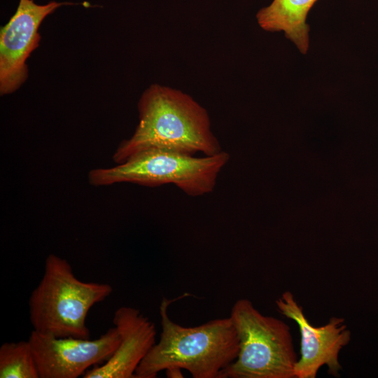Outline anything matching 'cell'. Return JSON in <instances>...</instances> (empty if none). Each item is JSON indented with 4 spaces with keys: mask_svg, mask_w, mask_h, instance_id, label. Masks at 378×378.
<instances>
[{
    "mask_svg": "<svg viewBox=\"0 0 378 378\" xmlns=\"http://www.w3.org/2000/svg\"><path fill=\"white\" fill-rule=\"evenodd\" d=\"M65 3L51 1L39 5L20 0L15 14L1 28L0 92L10 94L27 78L26 61L39 43L38 28L44 18Z\"/></svg>",
    "mask_w": 378,
    "mask_h": 378,
    "instance_id": "obj_8",
    "label": "cell"
},
{
    "mask_svg": "<svg viewBox=\"0 0 378 378\" xmlns=\"http://www.w3.org/2000/svg\"><path fill=\"white\" fill-rule=\"evenodd\" d=\"M230 317L239 349L222 378H295L298 356L290 328L284 321L260 313L248 299L232 306Z\"/></svg>",
    "mask_w": 378,
    "mask_h": 378,
    "instance_id": "obj_5",
    "label": "cell"
},
{
    "mask_svg": "<svg viewBox=\"0 0 378 378\" xmlns=\"http://www.w3.org/2000/svg\"><path fill=\"white\" fill-rule=\"evenodd\" d=\"M1 378H40L29 340L4 342L0 346Z\"/></svg>",
    "mask_w": 378,
    "mask_h": 378,
    "instance_id": "obj_11",
    "label": "cell"
},
{
    "mask_svg": "<svg viewBox=\"0 0 378 378\" xmlns=\"http://www.w3.org/2000/svg\"><path fill=\"white\" fill-rule=\"evenodd\" d=\"M229 159V153L224 150L199 158L150 149L115 166L92 169L88 173V181L94 186L119 183L148 187L174 184L187 195L199 197L213 192L218 175Z\"/></svg>",
    "mask_w": 378,
    "mask_h": 378,
    "instance_id": "obj_4",
    "label": "cell"
},
{
    "mask_svg": "<svg viewBox=\"0 0 378 378\" xmlns=\"http://www.w3.org/2000/svg\"><path fill=\"white\" fill-rule=\"evenodd\" d=\"M317 0H273L256 14L260 27L267 31H284L300 52L309 48V11Z\"/></svg>",
    "mask_w": 378,
    "mask_h": 378,
    "instance_id": "obj_10",
    "label": "cell"
},
{
    "mask_svg": "<svg viewBox=\"0 0 378 378\" xmlns=\"http://www.w3.org/2000/svg\"><path fill=\"white\" fill-rule=\"evenodd\" d=\"M181 298H162L160 338L139 365L136 378H155L164 370L169 377H182V370L194 378H222L223 372L237 358L239 342L231 318L182 326L168 314L169 306Z\"/></svg>",
    "mask_w": 378,
    "mask_h": 378,
    "instance_id": "obj_2",
    "label": "cell"
},
{
    "mask_svg": "<svg viewBox=\"0 0 378 378\" xmlns=\"http://www.w3.org/2000/svg\"><path fill=\"white\" fill-rule=\"evenodd\" d=\"M276 305L283 316L294 321L299 328L300 357L295 366V378H315L323 365L327 366L328 374L338 377L342 369L339 354L351 337L345 320L333 316L326 324L314 326L290 291L284 292L276 300Z\"/></svg>",
    "mask_w": 378,
    "mask_h": 378,
    "instance_id": "obj_7",
    "label": "cell"
},
{
    "mask_svg": "<svg viewBox=\"0 0 378 378\" xmlns=\"http://www.w3.org/2000/svg\"><path fill=\"white\" fill-rule=\"evenodd\" d=\"M112 292L108 284L79 279L66 259L50 254L43 276L29 299L33 330L57 337L89 339L88 312Z\"/></svg>",
    "mask_w": 378,
    "mask_h": 378,
    "instance_id": "obj_3",
    "label": "cell"
},
{
    "mask_svg": "<svg viewBox=\"0 0 378 378\" xmlns=\"http://www.w3.org/2000/svg\"><path fill=\"white\" fill-rule=\"evenodd\" d=\"M120 343L102 364L88 370L83 378H136L135 372L155 343V324L134 307L123 306L113 318Z\"/></svg>",
    "mask_w": 378,
    "mask_h": 378,
    "instance_id": "obj_9",
    "label": "cell"
},
{
    "mask_svg": "<svg viewBox=\"0 0 378 378\" xmlns=\"http://www.w3.org/2000/svg\"><path fill=\"white\" fill-rule=\"evenodd\" d=\"M139 123L130 138L123 140L113 155L116 164L150 149L190 155H213L222 148L214 134L206 110L189 94L153 84L139 103Z\"/></svg>",
    "mask_w": 378,
    "mask_h": 378,
    "instance_id": "obj_1",
    "label": "cell"
},
{
    "mask_svg": "<svg viewBox=\"0 0 378 378\" xmlns=\"http://www.w3.org/2000/svg\"><path fill=\"white\" fill-rule=\"evenodd\" d=\"M40 378H77L106 361L120 337L113 326L95 340L57 337L32 330L28 339Z\"/></svg>",
    "mask_w": 378,
    "mask_h": 378,
    "instance_id": "obj_6",
    "label": "cell"
}]
</instances>
